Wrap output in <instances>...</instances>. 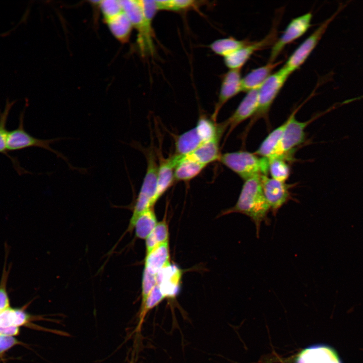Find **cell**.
Wrapping results in <instances>:
<instances>
[{"instance_id":"6da1fadb","label":"cell","mask_w":363,"mask_h":363,"mask_svg":"<svg viewBox=\"0 0 363 363\" xmlns=\"http://www.w3.org/2000/svg\"><path fill=\"white\" fill-rule=\"evenodd\" d=\"M260 176L245 180L236 204L220 214L239 213L249 216L255 224L257 237L262 222L270 224L267 215L270 208L263 191Z\"/></svg>"},{"instance_id":"7a4b0ae2","label":"cell","mask_w":363,"mask_h":363,"mask_svg":"<svg viewBox=\"0 0 363 363\" xmlns=\"http://www.w3.org/2000/svg\"><path fill=\"white\" fill-rule=\"evenodd\" d=\"M219 161L237 174L244 180L253 177L267 175L269 160L244 151L221 154Z\"/></svg>"},{"instance_id":"3957f363","label":"cell","mask_w":363,"mask_h":363,"mask_svg":"<svg viewBox=\"0 0 363 363\" xmlns=\"http://www.w3.org/2000/svg\"><path fill=\"white\" fill-rule=\"evenodd\" d=\"M147 159L146 173L133 208V214L130 221L128 230L133 229L134 222L138 216L146 209L153 207L154 197L157 184L158 166L153 150L145 152Z\"/></svg>"},{"instance_id":"277c9868","label":"cell","mask_w":363,"mask_h":363,"mask_svg":"<svg viewBox=\"0 0 363 363\" xmlns=\"http://www.w3.org/2000/svg\"><path fill=\"white\" fill-rule=\"evenodd\" d=\"M24 112H22L19 117L18 127L9 131L7 140V149L9 151H17L30 147H39L46 149L55 154L57 157L63 159L71 169H75L81 172L84 169H81L73 166L68 159L60 152L54 150L50 146V144L64 138H53L49 139H41L35 138L26 131L24 127Z\"/></svg>"},{"instance_id":"5b68a950","label":"cell","mask_w":363,"mask_h":363,"mask_svg":"<svg viewBox=\"0 0 363 363\" xmlns=\"http://www.w3.org/2000/svg\"><path fill=\"white\" fill-rule=\"evenodd\" d=\"M120 2L123 12L138 33V43L141 51L144 54L153 53L152 21L145 17L140 0H122Z\"/></svg>"},{"instance_id":"8992f818","label":"cell","mask_w":363,"mask_h":363,"mask_svg":"<svg viewBox=\"0 0 363 363\" xmlns=\"http://www.w3.org/2000/svg\"><path fill=\"white\" fill-rule=\"evenodd\" d=\"M346 5L340 4L337 10L324 21L293 52L283 66L290 73L297 70L307 59L325 33L331 22L345 7Z\"/></svg>"},{"instance_id":"52a82bcc","label":"cell","mask_w":363,"mask_h":363,"mask_svg":"<svg viewBox=\"0 0 363 363\" xmlns=\"http://www.w3.org/2000/svg\"><path fill=\"white\" fill-rule=\"evenodd\" d=\"M291 74L282 67L262 85L259 89L258 107L252 117V122L267 117L272 104Z\"/></svg>"},{"instance_id":"ba28073f","label":"cell","mask_w":363,"mask_h":363,"mask_svg":"<svg viewBox=\"0 0 363 363\" xmlns=\"http://www.w3.org/2000/svg\"><path fill=\"white\" fill-rule=\"evenodd\" d=\"M312 17L311 13H307L291 20L282 34L272 46L268 62H275L287 44L305 34L311 26Z\"/></svg>"},{"instance_id":"9c48e42d","label":"cell","mask_w":363,"mask_h":363,"mask_svg":"<svg viewBox=\"0 0 363 363\" xmlns=\"http://www.w3.org/2000/svg\"><path fill=\"white\" fill-rule=\"evenodd\" d=\"M299 108L295 109L285 121L279 149V157L285 160L287 158V154L291 150L304 142L305 129L317 117L306 122L298 121L295 117V114Z\"/></svg>"},{"instance_id":"30bf717a","label":"cell","mask_w":363,"mask_h":363,"mask_svg":"<svg viewBox=\"0 0 363 363\" xmlns=\"http://www.w3.org/2000/svg\"><path fill=\"white\" fill-rule=\"evenodd\" d=\"M277 29L274 26L262 39L249 44L224 57L225 66L231 69H241L254 52L273 45L277 39Z\"/></svg>"},{"instance_id":"8fae6325","label":"cell","mask_w":363,"mask_h":363,"mask_svg":"<svg viewBox=\"0 0 363 363\" xmlns=\"http://www.w3.org/2000/svg\"><path fill=\"white\" fill-rule=\"evenodd\" d=\"M258 93L259 89L247 92L234 112L220 124L224 131L227 129L225 139L240 123L254 115L258 107Z\"/></svg>"},{"instance_id":"7c38bea8","label":"cell","mask_w":363,"mask_h":363,"mask_svg":"<svg viewBox=\"0 0 363 363\" xmlns=\"http://www.w3.org/2000/svg\"><path fill=\"white\" fill-rule=\"evenodd\" d=\"M260 180L265 198L273 215H275L278 210L290 199V185L269 178L267 175H261Z\"/></svg>"},{"instance_id":"4fadbf2b","label":"cell","mask_w":363,"mask_h":363,"mask_svg":"<svg viewBox=\"0 0 363 363\" xmlns=\"http://www.w3.org/2000/svg\"><path fill=\"white\" fill-rule=\"evenodd\" d=\"M241 69H231L223 75L218 95V101L211 115L216 122L218 113L223 105L241 91Z\"/></svg>"},{"instance_id":"5bb4252c","label":"cell","mask_w":363,"mask_h":363,"mask_svg":"<svg viewBox=\"0 0 363 363\" xmlns=\"http://www.w3.org/2000/svg\"><path fill=\"white\" fill-rule=\"evenodd\" d=\"M295 363L342 362L333 348L324 344H317L302 349L297 355Z\"/></svg>"},{"instance_id":"9a60e30c","label":"cell","mask_w":363,"mask_h":363,"mask_svg":"<svg viewBox=\"0 0 363 363\" xmlns=\"http://www.w3.org/2000/svg\"><path fill=\"white\" fill-rule=\"evenodd\" d=\"M182 276L181 270L176 265L169 264L156 274L157 284L165 298L174 297L180 289Z\"/></svg>"},{"instance_id":"2e32d148","label":"cell","mask_w":363,"mask_h":363,"mask_svg":"<svg viewBox=\"0 0 363 363\" xmlns=\"http://www.w3.org/2000/svg\"><path fill=\"white\" fill-rule=\"evenodd\" d=\"M282 63V60L268 62L264 66L252 70L241 79V91L248 92L259 89L272 75L273 71Z\"/></svg>"},{"instance_id":"e0dca14e","label":"cell","mask_w":363,"mask_h":363,"mask_svg":"<svg viewBox=\"0 0 363 363\" xmlns=\"http://www.w3.org/2000/svg\"><path fill=\"white\" fill-rule=\"evenodd\" d=\"M175 162L172 156L167 158H160L158 166L157 184L154 199V203L173 185L174 180V170Z\"/></svg>"},{"instance_id":"ac0fdd59","label":"cell","mask_w":363,"mask_h":363,"mask_svg":"<svg viewBox=\"0 0 363 363\" xmlns=\"http://www.w3.org/2000/svg\"><path fill=\"white\" fill-rule=\"evenodd\" d=\"M173 155L176 161L174 170L175 181L187 182L190 180L200 174L206 166L189 155L184 156Z\"/></svg>"},{"instance_id":"d6986e66","label":"cell","mask_w":363,"mask_h":363,"mask_svg":"<svg viewBox=\"0 0 363 363\" xmlns=\"http://www.w3.org/2000/svg\"><path fill=\"white\" fill-rule=\"evenodd\" d=\"M170 263L169 242L161 244L146 254L144 269L157 274Z\"/></svg>"},{"instance_id":"ffe728a7","label":"cell","mask_w":363,"mask_h":363,"mask_svg":"<svg viewBox=\"0 0 363 363\" xmlns=\"http://www.w3.org/2000/svg\"><path fill=\"white\" fill-rule=\"evenodd\" d=\"M285 126V122L269 133L254 153L268 159L280 158V146Z\"/></svg>"},{"instance_id":"44dd1931","label":"cell","mask_w":363,"mask_h":363,"mask_svg":"<svg viewBox=\"0 0 363 363\" xmlns=\"http://www.w3.org/2000/svg\"><path fill=\"white\" fill-rule=\"evenodd\" d=\"M203 143L196 128L194 127L176 137L174 154L179 156L188 155Z\"/></svg>"},{"instance_id":"7402d4cb","label":"cell","mask_w":363,"mask_h":363,"mask_svg":"<svg viewBox=\"0 0 363 363\" xmlns=\"http://www.w3.org/2000/svg\"><path fill=\"white\" fill-rule=\"evenodd\" d=\"M220 138L217 137L203 143L188 155L206 166L213 162L219 161L221 154L219 150Z\"/></svg>"},{"instance_id":"603a6c76","label":"cell","mask_w":363,"mask_h":363,"mask_svg":"<svg viewBox=\"0 0 363 363\" xmlns=\"http://www.w3.org/2000/svg\"><path fill=\"white\" fill-rule=\"evenodd\" d=\"M106 22L110 32L118 40L125 43L129 40L133 27L124 12L106 21Z\"/></svg>"},{"instance_id":"cb8c5ba5","label":"cell","mask_w":363,"mask_h":363,"mask_svg":"<svg viewBox=\"0 0 363 363\" xmlns=\"http://www.w3.org/2000/svg\"><path fill=\"white\" fill-rule=\"evenodd\" d=\"M157 223L153 207L146 209L138 216L134 222L133 229H135L136 236L145 239Z\"/></svg>"},{"instance_id":"d4e9b609","label":"cell","mask_w":363,"mask_h":363,"mask_svg":"<svg viewBox=\"0 0 363 363\" xmlns=\"http://www.w3.org/2000/svg\"><path fill=\"white\" fill-rule=\"evenodd\" d=\"M15 102V101L10 102L9 100H7L4 110L2 112H0V153L5 155L11 159L18 173L20 174L29 173V171L21 168L18 162L8 153L7 140L9 131L7 129L6 124L10 110Z\"/></svg>"},{"instance_id":"484cf974","label":"cell","mask_w":363,"mask_h":363,"mask_svg":"<svg viewBox=\"0 0 363 363\" xmlns=\"http://www.w3.org/2000/svg\"><path fill=\"white\" fill-rule=\"evenodd\" d=\"M33 319L21 309L9 308L0 313V327H17L28 324Z\"/></svg>"},{"instance_id":"4316f807","label":"cell","mask_w":363,"mask_h":363,"mask_svg":"<svg viewBox=\"0 0 363 363\" xmlns=\"http://www.w3.org/2000/svg\"><path fill=\"white\" fill-rule=\"evenodd\" d=\"M250 42L248 40H237L229 37L215 40L209 45V47L215 53L224 57L246 46Z\"/></svg>"},{"instance_id":"83f0119b","label":"cell","mask_w":363,"mask_h":363,"mask_svg":"<svg viewBox=\"0 0 363 363\" xmlns=\"http://www.w3.org/2000/svg\"><path fill=\"white\" fill-rule=\"evenodd\" d=\"M168 227L166 219L157 223L156 226L145 239L146 254L159 245L168 241Z\"/></svg>"},{"instance_id":"f1b7e54d","label":"cell","mask_w":363,"mask_h":363,"mask_svg":"<svg viewBox=\"0 0 363 363\" xmlns=\"http://www.w3.org/2000/svg\"><path fill=\"white\" fill-rule=\"evenodd\" d=\"M164 298L165 297L159 286L156 284L149 294L143 305L141 306L138 329H140L144 318L148 312L158 306Z\"/></svg>"},{"instance_id":"f546056e","label":"cell","mask_w":363,"mask_h":363,"mask_svg":"<svg viewBox=\"0 0 363 363\" xmlns=\"http://www.w3.org/2000/svg\"><path fill=\"white\" fill-rule=\"evenodd\" d=\"M269 160V171L271 178L277 180L285 182L290 175V167L285 160L276 158Z\"/></svg>"},{"instance_id":"4dcf8cb0","label":"cell","mask_w":363,"mask_h":363,"mask_svg":"<svg viewBox=\"0 0 363 363\" xmlns=\"http://www.w3.org/2000/svg\"><path fill=\"white\" fill-rule=\"evenodd\" d=\"M158 10L181 11L197 8L200 2L192 0L155 1Z\"/></svg>"},{"instance_id":"1f68e13d","label":"cell","mask_w":363,"mask_h":363,"mask_svg":"<svg viewBox=\"0 0 363 363\" xmlns=\"http://www.w3.org/2000/svg\"><path fill=\"white\" fill-rule=\"evenodd\" d=\"M97 4L99 5L105 21L123 12L120 1H99Z\"/></svg>"},{"instance_id":"d6a6232c","label":"cell","mask_w":363,"mask_h":363,"mask_svg":"<svg viewBox=\"0 0 363 363\" xmlns=\"http://www.w3.org/2000/svg\"><path fill=\"white\" fill-rule=\"evenodd\" d=\"M9 271L5 263L0 281V311H3L10 307L7 288Z\"/></svg>"},{"instance_id":"836d02e7","label":"cell","mask_w":363,"mask_h":363,"mask_svg":"<svg viewBox=\"0 0 363 363\" xmlns=\"http://www.w3.org/2000/svg\"><path fill=\"white\" fill-rule=\"evenodd\" d=\"M156 284V274L151 273L144 269L142 280L141 306L143 305L149 294Z\"/></svg>"},{"instance_id":"e575fe53","label":"cell","mask_w":363,"mask_h":363,"mask_svg":"<svg viewBox=\"0 0 363 363\" xmlns=\"http://www.w3.org/2000/svg\"><path fill=\"white\" fill-rule=\"evenodd\" d=\"M19 343V341L13 336L0 335V356Z\"/></svg>"},{"instance_id":"d590c367","label":"cell","mask_w":363,"mask_h":363,"mask_svg":"<svg viewBox=\"0 0 363 363\" xmlns=\"http://www.w3.org/2000/svg\"><path fill=\"white\" fill-rule=\"evenodd\" d=\"M19 333V327H0V335L13 336Z\"/></svg>"},{"instance_id":"8d00e7d4","label":"cell","mask_w":363,"mask_h":363,"mask_svg":"<svg viewBox=\"0 0 363 363\" xmlns=\"http://www.w3.org/2000/svg\"><path fill=\"white\" fill-rule=\"evenodd\" d=\"M129 363H136V360H135V358L134 354H132V358H131V359H130V361H129Z\"/></svg>"},{"instance_id":"74e56055","label":"cell","mask_w":363,"mask_h":363,"mask_svg":"<svg viewBox=\"0 0 363 363\" xmlns=\"http://www.w3.org/2000/svg\"><path fill=\"white\" fill-rule=\"evenodd\" d=\"M1 312H2V311H0V313H1Z\"/></svg>"}]
</instances>
